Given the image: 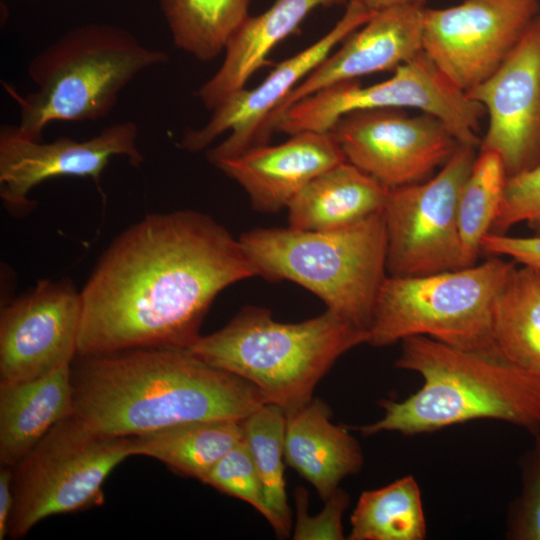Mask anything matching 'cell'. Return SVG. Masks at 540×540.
<instances>
[{
    "mask_svg": "<svg viewBox=\"0 0 540 540\" xmlns=\"http://www.w3.org/2000/svg\"><path fill=\"white\" fill-rule=\"evenodd\" d=\"M255 276L240 240L211 216L147 215L113 241L81 291L77 355L189 349L215 297Z\"/></svg>",
    "mask_w": 540,
    "mask_h": 540,
    "instance_id": "cell-1",
    "label": "cell"
},
{
    "mask_svg": "<svg viewBox=\"0 0 540 540\" xmlns=\"http://www.w3.org/2000/svg\"><path fill=\"white\" fill-rule=\"evenodd\" d=\"M80 358L72 368L74 415L107 435L243 420L266 403L253 384L188 349L134 348Z\"/></svg>",
    "mask_w": 540,
    "mask_h": 540,
    "instance_id": "cell-2",
    "label": "cell"
},
{
    "mask_svg": "<svg viewBox=\"0 0 540 540\" xmlns=\"http://www.w3.org/2000/svg\"><path fill=\"white\" fill-rule=\"evenodd\" d=\"M401 342L395 366L416 372L422 386L401 401L381 400L382 418L356 427L362 435H416L477 419L505 421L532 434L540 432L539 373L425 336Z\"/></svg>",
    "mask_w": 540,
    "mask_h": 540,
    "instance_id": "cell-3",
    "label": "cell"
},
{
    "mask_svg": "<svg viewBox=\"0 0 540 540\" xmlns=\"http://www.w3.org/2000/svg\"><path fill=\"white\" fill-rule=\"evenodd\" d=\"M367 341L365 329L328 309L301 322L282 323L269 309L246 306L188 350L247 380L266 403L279 406L286 415L313 398L339 357Z\"/></svg>",
    "mask_w": 540,
    "mask_h": 540,
    "instance_id": "cell-4",
    "label": "cell"
},
{
    "mask_svg": "<svg viewBox=\"0 0 540 540\" xmlns=\"http://www.w3.org/2000/svg\"><path fill=\"white\" fill-rule=\"evenodd\" d=\"M167 60L165 51L143 45L122 27L88 23L71 28L31 59L27 72L35 91L22 96L3 86L19 107L18 131L42 140L50 122L105 118L135 77Z\"/></svg>",
    "mask_w": 540,
    "mask_h": 540,
    "instance_id": "cell-5",
    "label": "cell"
},
{
    "mask_svg": "<svg viewBox=\"0 0 540 540\" xmlns=\"http://www.w3.org/2000/svg\"><path fill=\"white\" fill-rule=\"evenodd\" d=\"M239 240L256 276L295 282L328 310L368 331L387 276L383 210L335 230L257 228Z\"/></svg>",
    "mask_w": 540,
    "mask_h": 540,
    "instance_id": "cell-6",
    "label": "cell"
},
{
    "mask_svg": "<svg viewBox=\"0 0 540 540\" xmlns=\"http://www.w3.org/2000/svg\"><path fill=\"white\" fill-rule=\"evenodd\" d=\"M515 266L514 261L490 256L480 264L427 275H387L375 300L367 343L382 347L425 336L500 358L492 336V314Z\"/></svg>",
    "mask_w": 540,
    "mask_h": 540,
    "instance_id": "cell-7",
    "label": "cell"
},
{
    "mask_svg": "<svg viewBox=\"0 0 540 540\" xmlns=\"http://www.w3.org/2000/svg\"><path fill=\"white\" fill-rule=\"evenodd\" d=\"M132 456L131 437L95 431L74 414L61 420L12 468V539L47 517L103 502L111 471Z\"/></svg>",
    "mask_w": 540,
    "mask_h": 540,
    "instance_id": "cell-8",
    "label": "cell"
},
{
    "mask_svg": "<svg viewBox=\"0 0 540 540\" xmlns=\"http://www.w3.org/2000/svg\"><path fill=\"white\" fill-rule=\"evenodd\" d=\"M393 72L389 79L369 86L354 80L313 93L284 111L272 130L290 135L330 132L342 116L351 112L413 108L441 120L460 144L480 147L477 130L484 107L457 87L423 50Z\"/></svg>",
    "mask_w": 540,
    "mask_h": 540,
    "instance_id": "cell-9",
    "label": "cell"
},
{
    "mask_svg": "<svg viewBox=\"0 0 540 540\" xmlns=\"http://www.w3.org/2000/svg\"><path fill=\"white\" fill-rule=\"evenodd\" d=\"M475 159V147L460 144L436 175L389 189L383 207L388 275L420 276L466 267L458 200Z\"/></svg>",
    "mask_w": 540,
    "mask_h": 540,
    "instance_id": "cell-10",
    "label": "cell"
},
{
    "mask_svg": "<svg viewBox=\"0 0 540 540\" xmlns=\"http://www.w3.org/2000/svg\"><path fill=\"white\" fill-rule=\"evenodd\" d=\"M540 0H463L423 9V52L460 89L490 77L539 15Z\"/></svg>",
    "mask_w": 540,
    "mask_h": 540,
    "instance_id": "cell-11",
    "label": "cell"
},
{
    "mask_svg": "<svg viewBox=\"0 0 540 540\" xmlns=\"http://www.w3.org/2000/svg\"><path fill=\"white\" fill-rule=\"evenodd\" d=\"M330 132L347 162L388 189L426 180L460 145L438 118L395 108L348 113Z\"/></svg>",
    "mask_w": 540,
    "mask_h": 540,
    "instance_id": "cell-12",
    "label": "cell"
},
{
    "mask_svg": "<svg viewBox=\"0 0 540 540\" xmlns=\"http://www.w3.org/2000/svg\"><path fill=\"white\" fill-rule=\"evenodd\" d=\"M373 15L349 1L343 16L321 38L280 62L254 88H243L225 98L212 110L211 118L203 127L185 131L180 141L181 148L199 152L221 134L229 132L225 140L207 152V158L213 164L267 144L266 125L280 103L339 43Z\"/></svg>",
    "mask_w": 540,
    "mask_h": 540,
    "instance_id": "cell-13",
    "label": "cell"
},
{
    "mask_svg": "<svg viewBox=\"0 0 540 540\" xmlns=\"http://www.w3.org/2000/svg\"><path fill=\"white\" fill-rule=\"evenodd\" d=\"M138 128L132 121L105 127L99 134L76 140L59 137L52 142L23 136L17 126L0 129V197L13 215L29 213L36 202L31 190L54 177H88L101 190V176L114 156H123L133 166L144 157L137 147Z\"/></svg>",
    "mask_w": 540,
    "mask_h": 540,
    "instance_id": "cell-14",
    "label": "cell"
},
{
    "mask_svg": "<svg viewBox=\"0 0 540 540\" xmlns=\"http://www.w3.org/2000/svg\"><path fill=\"white\" fill-rule=\"evenodd\" d=\"M81 292L68 279L38 280L1 310L0 383L44 376L77 355Z\"/></svg>",
    "mask_w": 540,
    "mask_h": 540,
    "instance_id": "cell-15",
    "label": "cell"
},
{
    "mask_svg": "<svg viewBox=\"0 0 540 540\" xmlns=\"http://www.w3.org/2000/svg\"><path fill=\"white\" fill-rule=\"evenodd\" d=\"M466 94L489 117L480 150L495 152L507 177L540 163L539 15L500 67Z\"/></svg>",
    "mask_w": 540,
    "mask_h": 540,
    "instance_id": "cell-16",
    "label": "cell"
},
{
    "mask_svg": "<svg viewBox=\"0 0 540 540\" xmlns=\"http://www.w3.org/2000/svg\"><path fill=\"white\" fill-rule=\"evenodd\" d=\"M423 9L424 6L402 5L374 13L280 103L267 122V136L270 138L275 120L305 97L337 83L394 71L421 52Z\"/></svg>",
    "mask_w": 540,
    "mask_h": 540,
    "instance_id": "cell-17",
    "label": "cell"
},
{
    "mask_svg": "<svg viewBox=\"0 0 540 540\" xmlns=\"http://www.w3.org/2000/svg\"><path fill=\"white\" fill-rule=\"evenodd\" d=\"M346 161L331 132L303 131L278 145L263 144L213 165L237 182L262 213L287 208L322 172Z\"/></svg>",
    "mask_w": 540,
    "mask_h": 540,
    "instance_id": "cell-18",
    "label": "cell"
},
{
    "mask_svg": "<svg viewBox=\"0 0 540 540\" xmlns=\"http://www.w3.org/2000/svg\"><path fill=\"white\" fill-rule=\"evenodd\" d=\"M285 462L325 501L345 477L362 468L364 458L349 428L334 424L329 406L313 397L286 414Z\"/></svg>",
    "mask_w": 540,
    "mask_h": 540,
    "instance_id": "cell-19",
    "label": "cell"
},
{
    "mask_svg": "<svg viewBox=\"0 0 540 540\" xmlns=\"http://www.w3.org/2000/svg\"><path fill=\"white\" fill-rule=\"evenodd\" d=\"M344 1L274 0L261 14L249 15L228 41L218 70L198 89L199 100L207 109L214 110L229 95L245 88L275 46L292 34L314 9Z\"/></svg>",
    "mask_w": 540,
    "mask_h": 540,
    "instance_id": "cell-20",
    "label": "cell"
},
{
    "mask_svg": "<svg viewBox=\"0 0 540 540\" xmlns=\"http://www.w3.org/2000/svg\"><path fill=\"white\" fill-rule=\"evenodd\" d=\"M74 414L72 366L0 383V463L15 466L61 420Z\"/></svg>",
    "mask_w": 540,
    "mask_h": 540,
    "instance_id": "cell-21",
    "label": "cell"
},
{
    "mask_svg": "<svg viewBox=\"0 0 540 540\" xmlns=\"http://www.w3.org/2000/svg\"><path fill=\"white\" fill-rule=\"evenodd\" d=\"M389 189L344 161L304 186L288 205L289 227L329 231L381 212Z\"/></svg>",
    "mask_w": 540,
    "mask_h": 540,
    "instance_id": "cell-22",
    "label": "cell"
},
{
    "mask_svg": "<svg viewBox=\"0 0 540 540\" xmlns=\"http://www.w3.org/2000/svg\"><path fill=\"white\" fill-rule=\"evenodd\" d=\"M241 421H189L131 436V454L154 458L174 471L201 481L243 439Z\"/></svg>",
    "mask_w": 540,
    "mask_h": 540,
    "instance_id": "cell-23",
    "label": "cell"
},
{
    "mask_svg": "<svg viewBox=\"0 0 540 540\" xmlns=\"http://www.w3.org/2000/svg\"><path fill=\"white\" fill-rule=\"evenodd\" d=\"M492 336L498 356L540 374V271L515 266L493 308Z\"/></svg>",
    "mask_w": 540,
    "mask_h": 540,
    "instance_id": "cell-24",
    "label": "cell"
},
{
    "mask_svg": "<svg viewBox=\"0 0 540 540\" xmlns=\"http://www.w3.org/2000/svg\"><path fill=\"white\" fill-rule=\"evenodd\" d=\"M250 0H160L176 48L208 62L249 16Z\"/></svg>",
    "mask_w": 540,
    "mask_h": 540,
    "instance_id": "cell-25",
    "label": "cell"
},
{
    "mask_svg": "<svg viewBox=\"0 0 540 540\" xmlns=\"http://www.w3.org/2000/svg\"><path fill=\"white\" fill-rule=\"evenodd\" d=\"M350 540H422L426 521L413 476L364 491L351 515Z\"/></svg>",
    "mask_w": 540,
    "mask_h": 540,
    "instance_id": "cell-26",
    "label": "cell"
},
{
    "mask_svg": "<svg viewBox=\"0 0 540 540\" xmlns=\"http://www.w3.org/2000/svg\"><path fill=\"white\" fill-rule=\"evenodd\" d=\"M243 439L256 466L267 507L278 536L291 528L284 477L286 415L279 406L265 403L241 421Z\"/></svg>",
    "mask_w": 540,
    "mask_h": 540,
    "instance_id": "cell-27",
    "label": "cell"
},
{
    "mask_svg": "<svg viewBox=\"0 0 540 540\" xmlns=\"http://www.w3.org/2000/svg\"><path fill=\"white\" fill-rule=\"evenodd\" d=\"M506 179L500 157L493 151L480 150L458 200V226L466 267L474 265L482 252L481 243L499 211Z\"/></svg>",
    "mask_w": 540,
    "mask_h": 540,
    "instance_id": "cell-28",
    "label": "cell"
},
{
    "mask_svg": "<svg viewBox=\"0 0 540 540\" xmlns=\"http://www.w3.org/2000/svg\"><path fill=\"white\" fill-rule=\"evenodd\" d=\"M201 482L248 503L274 527L273 515L266 505L263 487L244 439L237 442Z\"/></svg>",
    "mask_w": 540,
    "mask_h": 540,
    "instance_id": "cell-29",
    "label": "cell"
},
{
    "mask_svg": "<svg viewBox=\"0 0 540 540\" xmlns=\"http://www.w3.org/2000/svg\"><path fill=\"white\" fill-rule=\"evenodd\" d=\"M525 223L540 236V163L506 179L502 202L490 233L506 234Z\"/></svg>",
    "mask_w": 540,
    "mask_h": 540,
    "instance_id": "cell-30",
    "label": "cell"
},
{
    "mask_svg": "<svg viewBox=\"0 0 540 540\" xmlns=\"http://www.w3.org/2000/svg\"><path fill=\"white\" fill-rule=\"evenodd\" d=\"M521 460L522 489L510 506L507 537L540 540V432Z\"/></svg>",
    "mask_w": 540,
    "mask_h": 540,
    "instance_id": "cell-31",
    "label": "cell"
},
{
    "mask_svg": "<svg viewBox=\"0 0 540 540\" xmlns=\"http://www.w3.org/2000/svg\"><path fill=\"white\" fill-rule=\"evenodd\" d=\"M295 540L344 539L342 516L349 503L348 494L338 488L325 502L317 515H308V493L298 487L295 491Z\"/></svg>",
    "mask_w": 540,
    "mask_h": 540,
    "instance_id": "cell-32",
    "label": "cell"
},
{
    "mask_svg": "<svg viewBox=\"0 0 540 540\" xmlns=\"http://www.w3.org/2000/svg\"><path fill=\"white\" fill-rule=\"evenodd\" d=\"M481 251L490 256L509 257L516 264L540 270V236L489 233L482 240Z\"/></svg>",
    "mask_w": 540,
    "mask_h": 540,
    "instance_id": "cell-33",
    "label": "cell"
},
{
    "mask_svg": "<svg viewBox=\"0 0 540 540\" xmlns=\"http://www.w3.org/2000/svg\"><path fill=\"white\" fill-rule=\"evenodd\" d=\"M12 468L2 466L0 470V539L8 536V525L13 508Z\"/></svg>",
    "mask_w": 540,
    "mask_h": 540,
    "instance_id": "cell-34",
    "label": "cell"
},
{
    "mask_svg": "<svg viewBox=\"0 0 540 540\" xmlns=\"http://www.w3.org/2000/svg\"><path fill=\"white\" fill-rule=\"evenodd\" d=\"M369 12L376 13L388 8L402 5L424 6L427 0H349Z\"/></svg>",
    "mask_w": 540,
    "mask_h": 540,
    "instance_id": "cell-35",
    "label": "cell"
},
{
    "mask_svg": "<svg viewBox=\"0 0 540 540\" xmlns=\"http://www.w3.org/2000/svg\"><path fill=\"white\" fill-rule=\"evenodd\" d=\"M539 17H540V8H539Z\"/></svg>",
    "mask_w": 540,
    "mask_h": 540,
    "instance_id": "cell-36",
    "label": "cell"
},
{
    "mask_svg": "<svg viewBox=\"0 0 540 540\" xmlns=\"http://www.w3.org/2000/svg\"><path fill=\"white\" fill-rule=\"evenodd\" d=\"M540 271V270H539Z\"/></svg>",
    "mask_w": 540,
    "mask_h": 540,
    "instance_id": "cell-37",
    "label": "cell"
}]
</instances>
